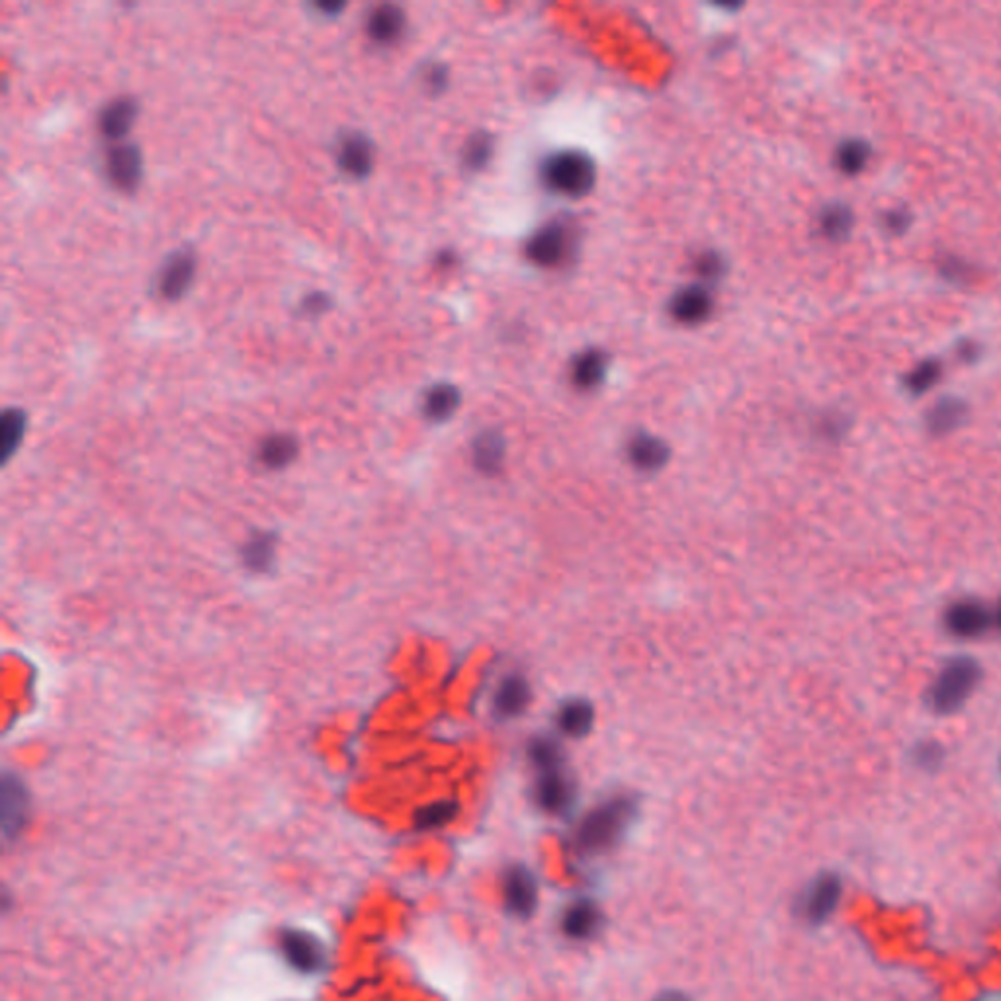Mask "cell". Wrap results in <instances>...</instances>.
<instances>
[{
	"mask_svg": "<svg viewBox=\"0 0 1001 1001\" xmlns=\"http://www.w3.org/2000/svg\"><path fill=\"white\" fill-rule=\"evenodd\" d=\"M966 417H968V407L964 401H960L957 397H943L927 411L925 427L931 435H951L966 421Z\"/></svg>",
	"mask_w": 1001,
	"mask_h": 1001,
	"instance_id": "obj_21",
	"label": "cell"
},
{
	"mask_svg": "<svg viewBox=\"0 0 1001 1001\" xmlns=\"http://www.w3.org/2000/svg\"><path fill=\"white\" fill-rule=\"evenodd\" d=\"M534 796H536L538 806L544 812H548L552 816H562L571 808V804L575 800V788L562 767V769L538 773V781L534 786Z\"/></svg>",
	"mask_w": 1001,
	"mask_h": 1001,
	"instance_id": "obj_9",
	"label": "cell"
},
{
	"mask_svg": "<svg viewBox=\"0 0 1001 1001\" xmlns=\"http://www.w3.org/2000/svg\"><path fill=\"white\" fill-rule=\"evenodd\" d=\"M603 914L591 900H577L562 915V929L573 941H587L601 929Z\"/></svg>",
	"mask_w": 1001,
	"mask_h": 1001,
	"instance_id": "obj_18",
	"label": "cell"
},
{
	"mask_svg": "<svg viewBox=\"0 0 1001 1001\" xmlns=\"http://www.w3.org/2000/svg\"><path fill=\"white\" fill-rule=\"evenodd\" d=\"M816 433L827 442H837L847 433V419L839 413H827L818 421Z\"/></svg>",
	"mask_w": 1001,
	"mask_h": 1001,
	"instance_id": "obj_36",
	"label": "cell"
},
{
	"mask_svg": "<svg viewBox=\"0 0 1001 1001\" xmlns=\"http://www.w3.org/2000/svg\"><path fill=\"white\" fill-rule=\"evenodd\" d=\"M910 761L923 773H937L947 761V749L941 741L933 738L915 741L910 749Z\"/></svg>",
	"mask_w": 1001,
	"mask_h": 1001,
	"instance_id": "obj_30",
	"label": "cell"
},
{
	"mask_svg": "<svg viewBox=\"0 0 1001 1001\" xmlns=\"http://www.w3.org/2000/svg\"><path fill=\"white\" fill-rule=\"evenodd\" d=\"M503 894L507 910L519 917H528L538 906V884L532 872L524 867H513L505 874Z\"/></svg>",
	"mask_w": 1001,
	"mask_h": 1001,
	"instance_id": "obj_12",
	"label": "cell"
},
{
	"mask_svg": "<svg viewBox=\"0 0 1001 1001\" xmlns=\"http://www.w3.org/2000/svg\"><path fill=\"white\" fill-rule=\"evenodd\" d=\"M329 307H331V298L327 294H321V292L305 296V300L302 302V309H304L305 313H311V315L325 313Z\"/></svg>",
	"mask_w": 1001,
	"mask_h": 1001,
	"instance_id": "obj_38",
	"label": "cell"
},
{
	"mask_svg": "<svg viewBox=\"0 0 1001 1001\" xmlns=\"http://www.w3.org/2000/svg\"><path fill=\"white\" fill-rule=\"evenodd\" d=\"M634 814L636 804L630 796L610 798L583 818L575 833V845L587 855L609 851L626 833Z\"/></svg>",
	"mask_w": 1001,
	"mask_h": 1001,
	"instance_id": "obj_2",
	"label": "cell"
},
{
	"mask_svg": "<svg viewBox=\"0 0 1001 1001\" xmlns=\"http://www.w3.org/2000/svg\"><path fill=\"white\" fill-rule=\"evenodd\" d=\"M24 433H26V413L16 407L6 409L0 419V450L4 462L18 450Z\"/></svg>",
	"mask_w": 1001,
	"mask_h": 1001,
	"instance_id": "obj_27",
	"label": "cell"
},
{
	"mask_svg": "<svg viewBox=\"0 0 1001 1001\" xmlns=\"http://www.w3.org/2000/svg\"><path fill=\"white\" fill-rule=\"evenodd\" d=\"M317 10H321L325 16H337L341 10H345L343 2H317Z\"/></svg>",
	"mask_w": 1001,
	"mask_h": 1001,
	"instance_id": "obj_40",
	"label": "cell"
},
{
	"mask_svg": "<svg viewBox=\"0 0 1001 1001\" xmlns=\"http://www.w3.org/2000/svg\"><path fill=\"white\" fill-rule=\"evenodd\" d=\"M274 554H276V538L268 532L255 534L243 548L245 566L257 573L270 569L274 562Z\"/></svg>",
	"mask_w": 1001,
	"mask_h": 1001,
	"instance_id": "obj_28",
	"label": "cell"
},
{
	"mask_svg": "<svg viewBox=\"0 0 1001 1001\" xmlns=\"http://www.w3.org/2000/svg\"><path fill=\"white\" fill-rule=\"evenodd\" d=\"M820 233L829 241L843 239L853 227V214L845 204H829L818 216Z\"/></svg>",
	"mask_w": 1001,
	"mask_h": 1001,
	"instance_id": "obj_29",
	"label": "cell"
},
{
	"mask_svg": "<svg viewBox=\"0 0 1001 1001\" xmlns=\"http://www.w3.org/2000/svg\"><path fill=\"white\" fill-rule=\"evenodd\" d=\"M871 159V145L863 139L843 141L835 151V165L845 175L861 173Z\"/></svg>",
	"mask_w": 1001,
	"mask_h": 1001,
	"instance_id": "obj_26",
	"label": "cell"
},
{
	"mask_svg": "<svg viewBox=\"0 0 1001 1001\" xmlns=\"http://www.w3.org/2000/svg\"><path fill=\"white\" fill-rule=\"evenodd\" d=\"M575 251V233L562 219H552L538 227L524 243V257L542 268H558Z\"/></svg>",
	"mask_w": 1001,
	"mask_h": 1001,
	"instance_id": "obj_5",
	"label": "cell"
},
{
	"mask_svg": "<svg viewBox=\"0 0 1001 1001\" xmlns=\"http://www.w3.org/2000/svg\"><path fill=\"white\" fill-rule=\"evenodd\" d=\"M28 820V792L24 784L12 775L2 779V835L14 839Z\"/></svg>",
	"mask_w": 1001,
	"mask_h": 1001,
	"instance_id": "obj_11",
	"label": "cell"
},
{
	"mask_svg": "<svg viewBox=\"0 0 1001 1001\" xmlns=\"http://www.w3.org/2000/svg\"><path fill=\"white\" fill-rule=\"evenodd\" d=\"M843 884L835 874L818 876L802 896L800 912L808 923H824L839 906Z\"/></svg>",
	"mask_w": 1001,
	"mask_h": 1001,
	"instance_id": "obj_7",
	"label": "cell"
},
{
	"mask_svg": "<svg viewBox=\"0 0 1001 1001\" xmlns=\"http://www.w3.org/2000/svg\"><path fill=\"white\" fill-rule=\"evenodd\" d=\"M436 264H438V266H442V268H450V266H454V264H456V255H454L452 251H442V253H438V257H436Z\"/></svg>",
	"mask_w": 1001,
	"mask_h": 1001,
	"instance_id": "obj_42",
	"label": "cell"
},
{
	"mask_svg": "<svg viewBox=\"0 0 1001 1001\" xmlns=\"http://www.w3.org/2000/svg\"><path fill=\"white\" fill-rule=\"evenodd\" d=\"M532 700V691L528 681L521 675L505 677L493 693V712L499 718L513 720L523 716Z\"/></svg>",
	"mask_w": 1001,
	"mask_h": 1001,
	"instance_id": "obj_16",
	"label": "cell"
},
{
	"mask_svg": "<svg viewBox=\"0 0 1001 1001\" xmlns=\"http://www.w3.org/2000/svg\"><path fill=\"white\" fill-rule=\"evenodd\" d=\"M280 949L284 958L300 972L311 974L325 966L327 953L323 943L302 929H286L280 935Z\"/></svg>",
	"mask_w": 1001,
	"mask_h": 1001,
	"instance_id": "obj_6",
	"label": "cell"
},
{
	"mask_svg": "<svg viewBox=\"0 0 1001 1001\" xmlns=\"http://www.w3.org/2000/svg\"><path fill=\"white\" fill-rule=\"evenodd\" d=\"M493 149H495L493 137L489 133H485V131H476L464 143V149H462V163H464V167L468 171H481L491 161Z\"/></svg>",
	"mask_w": 1001,
	"mask_h": 1001,
	"instance_id": "obj_32",
	"label": "cell"
},
{
	"mask_svg": "<svg viewBox=\"0 0 1001 1001\" xmlns=\"http://www.w3.org/2000/svg\"><path fill=\"white\" fill-rule=\"evenodd\" d=\"M992 616H994V636L1001 638V597L992 603Z\"/></svg>",
	"mask_w": 1001,
	"mask_h": 1001,
	"instance_id": "obj_41",
	"label": "cell"
},
{
	"mask_svg": "<svg viewBox=\"0 0 1001 1001\" xmlns=\"http://www.w3.org/2000/svg\"><path fill=\"white\" fill-rule=\"evenodd\" d=\"M407 24V16L397 4H380L376 6L366 22V32L376 44H393L401 38Z\"/></svg>",
	"mask_w": 1001,
	"mask_h": 1001,
	"instance_id": "obj_19",
	"label": "cell"
},
{
	"mask_svg": "<svg viewBox=\"0 0 1001 1001\" xmlns=\"http://www.w3.org/2000/svg\"><path fill=\"white\" fill-rule=\"evenodd\" d=\"M196 266L198 261L194 251L182 249L173 253L161 272V294L171 302L180 300L196 276Z\"/></svg>",
	"mask_w": 1001,
	"mask_h": 1001,
	"instance_id": "obj_13",
	"label": "cell"
},
{
	"mask_svg": "<svg viewBox=\"0 0 1001 1001\" xmlns=\"http://www.w3.org/2000/svg\"><path fill=\"white\" fill-rule=\"evenodd\" d=\"M556 724H558V730L567 738L581 740L591 732V728L595 724V710H593L591 702H587L583 698H571V700H567L566 704L560 706L558 716H556Z\"/></svg>",
	"mask_w": 1001,
	"mask_h": 1001,
	"instance_id": "obj_22",
	"label": "cell"
},
{
	"mask_svg": "<svg viewBox=\"0 0 1001 1001\" xmlns=\"http://www.w3.org/2000/svg\"><path fill=\"white\" fill-rule=\"evenodd\" d=\"M337 159L345 175L366 178L374 169V145L364 133L352 131L341 141Z\"/></svg>",
	"mask_w": 1001,
	"mask_h": 1001,
	"instance_id": "obj_15",
	"label": "cell"
},
{
	"mask_svg": "<svg viewBox=\"0 0 1001 1001\" xmlns=\"http://www.w3.org/2000/svg\"><path fill=\"white\" fill-rule=\"evenodd\" d=\"M460 401H462V393L456 386H452L448 382H440L425 393L423 413L429 421L442 423V421H448L458 411Z\"/></svg>",
	"mask_w": 1001,
	"mask_h": 1001,
	"instance_id": "obj_24",
	"label": "cell"
},
{
	"mask_svg": "<svg viewBox=\"0 0 1001 1001\" xmlns=\"http://www.w3.org/2000/svg\"><path fill=\"white\" fill-rule=\"evenodd\" d=\"M941 376V364L937 360H925L908 374L906 386L912 393L927 392Z\"/></svg>",
	"mask_w": 1001,
	"mask_h": 1001,
	"instance_id": "obj_34",
	"label": "cell"
},
{
	"mask_svg": "<svg viewBox=\"0 0 1001 1001\" xmlns=\"http://www.w3.org/2000/svg\"><path fill=\"white\" fill-rule=\"evenodd\" d=\"M884 221H886L888 229H892V231H904L908 227V223H910V214L904 212V210H894V212L886 214Z\"/></svg>",
	"mask_w": 1001,
	"mask_h": 1001,
	"instance_id": "obj_39",
	"label": "cell"
},
{
	"mask_svg": "<svg viewBox=\"0 0 1001 1001\" xmlns=\"http://www.w3.org/2000/svg\"><path fill=\"white\" fill-rule=\"evenodd\" d=\"M139 114V102L133 96H118L104 106L98 116V128L112 141L124 139Z\"/></svg>",
	"mask_w": 1001,
	"mask_h": 1001,
	"instance_id": "obj_17",
	"label": "cell"
},
{
	"mask_svg": "<svg viewBox=\"0 0 1001 1001\" xmlns=\"http://www.w3.org/2000/svg\"><path fill=\"white\" fill-rule=\"evenodd\" d=\"M540 178L546 188L567 198L587 196L597 182L595 161L579 149L550 153L540 165Z\"/></svg>",
	"mask_w": 1001,
	"mask_h": 1001,
	"instance_id": "obj_3",
	"label": "cell"
},
{
	"mask_svg": "<svg viewBox=\"0 0 1001 1001\" xmlns=\"http://www.w3.org/2000/svg\"><path fill=\"white\" fill-rule=\"evenodd\" d=\"M528 759L534 765L536 773L554 771L564 767V753L558 741L550 738H538L528 745Z\"/></svg>",
	"mask_w": 1001,
	"mask_h": 1001,
	"instance_id": "obj_31",
	"label": "cell"
},
{
	"mask_svg": "<svg viewBox=\"0 0 1001 1001\" xmlns=\"http://www.w3.org/2000/svg\"><path fill=\"white\" fill-rule=\"evenodd\" d=\"M653 1001H691V1000H689V998H687L685 994H681V992H665V994H661L659 998H655V1000Z\"/></svg>",
	"mask_w": 1001,
	"mask_h": 1001,
	"instance_id": "obj_43",
	"label": "cell"
},
{
	"mask_svg": "<svg viewBox=\"0 0 1001 1001\" xmlns=\"http://www.w3.org/2000/svg\"><path fill=\"white\" fill-rule=\"evenodd\" d=\"M505 454H507L505 438L497 431H483L481 435L476 436L472 446V462L481 474L495 476L505 464Z\"/></svg>",
	"mask_w": 1001,
	"mask_h": 1001,
	"instance_id": "obj_23",
	"label": "cell"
},
{
	"mask_svg": "<svg viewBox=\"0 0 1001 1001\" xmlns=\"http://www.w3.org/2000/svg\"><path fill=\"white\" fill-rule=\"evenodd\" d=\"M448 67L442 63H431L423 71V85L431 94H440L444 88L448 87Z\"/></svg>",
	"mask_w": 1001,
	"mask_h": 1001,
	"instance_id": "obj_37",
	"label": "cell"
},
{
	"mask_svg": "<svg viewBox=\"0 0 1001 1001\" xmlns=\"http://www.w3.org/2000/svg\"><path fill=\"white\" fill-rule=\"evenodd\" d=\"M607 366L609 360L603 350L585 349L571 362V384L583 392L595 390L605 382Z\"/></svg>",
	"mask_w": 1001,
	"mask_h": 1001,
	"instance_id": "obj_20",
	"label": "cell"
},
{
	"mask_svg": "<svg viewBox=\"0 0 1001 1001\" xmlns=\"http://www.w3.org/2000/svg\"><path fill=\"white\" fill-rule=\"evenodd\" d=\"M1000 767H1001V761H1000Z\"/></svg>",
	"mask_w": 1001,
	"mask_h": 1001,
	"instance_id": "obj_44",
	"label": "cell"
},
{
	"mask_svg": "<svg viewBox=\"0 0 1001 1001\" xmlns=\"http://www.w3.org/2000/svg\"><path fill=\"white\" fill-rule=\"evenodd\" d=\"M714 309V298L706 284L695 282L677 290L669 304V315L681 325H698L710 317Z\"/></svg>",
	"mask_w": 1001,
	"mask_h": 1001,
	"instance_id": "obj_8",
	"label": "cell"
},
{
	"mask_svg": "<svg viewBox=\"0 0 1001 1001\" xmlns=\"http://www.w3.org/2000/svg\"><path fill=\"white\" fill-rule=\"evenodd\" d=\"M693 268H695L700 282L708 284V282H716V280H720L724 276L726 261L716 251H704V253H700L697 259H695Z\"/></svg>",
	"mask_w": 1001,
	"mask_h": 1001,
	"instance_id": "obj_35",
	"label": "cell"
},
{
	"mask_svg": "<svg viewBox=\"0 0 1001 1001\" xmlns=\"http://www.w3.org/2000/svg\"><path fill=\"white\" fill-rule=\"evenodd\" d=\"M941 628L958 642H978L994 636L992 603L978 597H958L941 610Z\"/></svg>",
	"mask_w": 1001,
	"mask_h": 1001,
	"instance_id": "obj_4",
	"label": "cell"
},
{
	"mask_svg": "<svg viewBox=\"0 0 1001 1001\" xmlns=\"http://www.w3.org/2000/svg\"><path fill=\"white\" fill-rule=\"evenodd\" d=\"M626 458L638 472L652 474L667 464L669 446L659 436L636 433L626 444Z\"/></svg>",
	"mask_w": 1001,
	"mask_h": 1001,
	"instance_id": "obj_14",
	"label": "cell"
},
{
	"mask_svg": "<svg viewBox=\"0 0 1001 1001\" xmlns=\"http://www.w3.org/2000/svg\"><path fill=\"white\" fill-rule=\"evenodd\" d=\"M458 814V804L452 800H440L425 806L417 814V827L419 829H438L450 824Z\"/></svg>",
	"mask_w": 1001,
	"mask_h": 1001,
	"instance_id": "obj_33",
	"label": "cell"
},
{
	"mask_svg": "<svg viewBox=\"0 0 1001 1001\" xmlns=\"http://www.w3.org/2000/svg\"><path fill=\"white\" fill-rule=\"evenodd\" d=\"M984 679V669L970 655L947 659L925 689V704L937 716H953L976 695Z\"/></svg>",
	"mask_w": 1001,
	"mask_h": 1001,
	"instance_id": "obj_1",
	"label": "cell"
},
{
	"mask_svg": "<svg viewBox=\"0 0 1001 1001\" xmlns=\"http://www.w3.org/2000/svg\"><path fill=\"white\" fill-rule=\"evenodd\" d=\"M298 456V440L292 435L266 436L259 446V462L270 470L288 466Z\"/></svg>",
	"mask_w": 1001,
	"mask_h": 1001,
	"instance_id": "obj_25",
	"label": "cell"
},
{
	"mask_svg": "<svg viewBox=\"0 0 1001 1001\" xmlns=\"http://www.w3.org/2000/svg\"><path fill=\"white\" fill-rule=\"evenodd\" d=\"M106 171L112 184L124 192H133L143 175L141 151L133 143H118L106 155Z\"/></svg>",
	"mask_w": 1001,
	"mask_h": 1001,
	"instance_id": "obj_10",
	"label": "cell"
}]
</instances>
